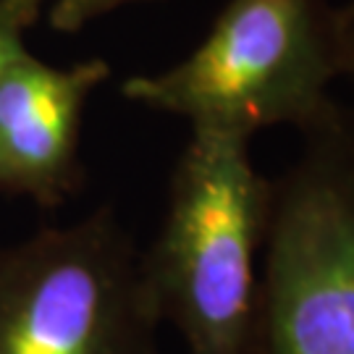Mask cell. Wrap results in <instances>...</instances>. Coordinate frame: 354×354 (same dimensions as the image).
Returning <instances> with one entry per match:
<instances>
[{
  "mask_svg": "<svg viewBox=\"0 0 354 354\" xmlns=\"http://www.w3.org/2000/svg\"><path fill=\"white\" fill-rule=\"evenodd\" d=\"M32 3H37V6H42V8L48 6V0H32Z\"/></svg>",
  "mask_w": 354,
  "mask_h": 354,
  "instance_id": "9c48e42d",
  "label": "cell"
},
{
  "mask_svg": "<svg viewBox=\"0 0 354 354\" xmlns=\"http://www.w3.org/2000/svg\"><path fill=\"white\" fill-rule=\"evenodd\" d=\"M250 142L192 131L171 171L160 228L140 250L155 315L187 354H257L273 178L254 165Z\"/></svg>",
  "mask_w": 354,
  "mask_h": 354,
  "instance_id": "6da1fadb",
  "label": "cell"
},
{
  "mask_svg": "<svg viewBox=\"0 0 354 354\" xmlns=\"http://www.w3.org/2000/svg\"><path fill=\"white\" fill-rule=\"evenodd\" d=\"M158 333L113 207L0 244V354H160Z\"/></svg>",
  "mask_w": 354,
  "mask_h": 354,
  "instance_id": "277c9868",
  "label": "cell"
},
{
  "mask_svg": "<svg viewBox=\"0 0 354 354\" xmlns=\"http://www.w3.org/2000/svg\"><path fill=\"white\" fill-rule=\"evenodd\" d=\"M273 178L257 354H354V102L333 97Z\"/></svg>",
  "mask_w": 354,
  "mask_h": 354,
  "instance_id": "3957f363",
  "label": "cell"
},
{
  "mask_svg": "<svg viewBox=\"0 0 354 354\" xmlns=\"http://www.w3.org/2000/svg\"><path fill=\"white\" fill-rule=\"evenodd\" d=\"M42 13L45 8L32 0H0V71L11 55L26 48V35Z\"/></svg>",
  "mask_w": 354,
  "mask_h": 354,
  "instance_id": "52a82bcc",
  "label": "cell"
},
{
  "mask_svg": "<svg viewBox=\"0 0 354 354\" xmlns=\"http://www.w3.org/2000/svg\"><path fill=\"white\" fill-rule=\"evenodd\" d=\"M140 3H155V0H48L42 16L48 19L53 32L74 35L108 13Z\"/></svg>",
  "mask_w": 354,
  "mask_h": 354,
  "instance_id": "8992f818",
  "label": "cell"
},
{
  "mask_svg": "<svg viewBox=\"0 0 354 354\" xmlns=\"http://www.w3.org/2000/svg\"><path fill=\"white\" fill-rule=\"evenodd\" d=\"M339 39H342V76L354 84V0L336 6Z\"/></svg>",
  "mask_w": 354,
  "mask_h": 354,
  "instance_id": "ba28073f",
  "label": "cell"
},
{
  "mask_svg": "<svg viewBox=\"0 0 354 354\" xmlns=\"http://www.w3.org/2000/svg\"><path fill=\"white\" fill-rule=\"evenodd\" d=\"M342 79L330 0H226L181 61L129 76L121 95L192 131L252 140L270 127L307 129Z\"/></svg>",
  "mask_w": 354,
  "mask_h": 354,
  "instance_id": "7a4b0ae2",
  "label": "cell"
},
{
  "mask_svg": "<svg viewBox=\"0 0 354 354\" xmlns=\"http://www.w3.org/2000/svg\"><path fill=\"white\" fill-rule=\"evenodd\" d=\"M111 79L105 58L50 64L29 48L0 71V194L64 205L82 184V129L92 95Z\"/></svg>",
  "mask_w": 354,
  "mask_h": 354,
  "instance_id": "5b68a950",
  "label": "cell"
}]
</instances>
